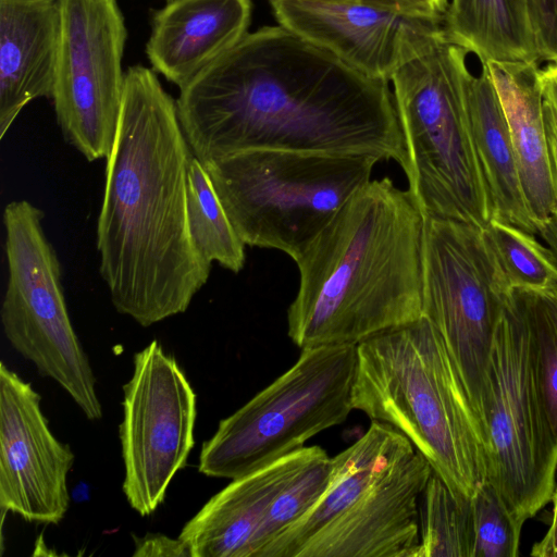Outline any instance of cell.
<instances>
[{"label":"cell","instance_id":"6da1fadb","mask_svg":"<svg viewBox=\"0 0 557 557\" xmlns=\"http://www.w3.org/2000/svg\"><path fill=\"white\" fill-rule=\"evenodd\" d=\"M175 101L202 164L268 149L371 154L407 166L389 82L280 25L247 33L183 85Z\"/></svg>","mask_w":557,"mask_h":557},{"label":"cell","instance_id":"7a4b0ae2","mask_svg":"<svg viewBox=\"0 0 557 557\" xmlns=\"http://www.w3.org/2000/svg\"><path fill=\"white\" fill-rule=\"evenodd\" d=\"M193 156L176 101L154 71L128 67L96 242L114 308L145 327L185 312L211 273L188 227Z\"/></svg>","mask_w":557,"mask_h":557},{"label":"cell","instance_id":"3957f363","mask_svg":"<svg viewBox=\"0 0 557 557\" xmlns=\"http://www.w3.org/2000/svg\"><path fill=\"white\" fill-rule=\"evenodd\" d=\"M423 225L409 190L389 177L358 190L295 261L290 341L357 345L422 317Z\"/></svg>","mask_w":557,"mask_h":557},{"label":"cell","instance_id":"277c9868","mask_svg":"<svg viewBox=\"0 0 557 557\" xmlns=\"http://www.w3.org/2000/svg\"><path fill=\"white\" fill-rule=\"evenodd\" d=\"M352 408L404 434L457 495L471 498L487 480L488 436L425 317L357 344Z\"/></svg>","mask_w":557,"mask_h":557},{"label":"cell","instance_id":"5b68a950","mask_svg":"<svg viewBox=\"0 0 557 557\" xmlns=\"http://www.w3.org/2000/svg\"><path fill=\"white\" fill-rule=\"evenodd\" d=\"M468 53L447 39L442 24L407 18L389 84L406 146L408 190L422 214L483 228L492 209L466 106Z\"/></svg>","mask_w":557,"mask_h":557},{"label":"cell","instance_id":"8992f818","mask_svg":"<svg viewBox=\"0 0 557 557\" xmlns=\"http://www.w3.org/2000/svg\"><path fill=\"white\" fill-rule=\"evenodd\" d=\"M371 154L248 150L202 164L245 245L296 261L371 180Z\"/></svg>","mask_w":557,"mask_h":557},{"label":"cell","instance_id":"52a82bcc","mask_svg":"<svg viewBox=\"0 0 557 557\" xmlns=\"http://www.w3.org/2000/svg\"><path fill=\"white\" fill-rule=\"evenodd\" d=\"M356 363L357 345L302 348L285 373L219 422L202 444L199 472L219 479L240 478L343 423L354 409Z\"/></svg>","mask_w":557,"mask_h":557},{"label":"cell","instance_id":"ba28073f","mask_svg":"<svg viewBox=\"0 0 557 557\" xmlns=\"http://www.w3.org/2000/svg\"><path fill=\"white\" fill-rule=\"evenodd\" d=\"M44 211L28 200L4 207L8 282L0 317L11 346L58 383L89 420L102 418L96 377L71 322L58 255Z\"/></svg>","mask_w":557,"mask_h":557},{"label":"cell","instance_id":"9c48e42d","mask_svg":"<svg viewBox=\"0 0 557 557\" xmlns=\"http://www.w3.org/2000/svg\"><path fill=\"white\" fill-rule=\"evenodd\" d=\"M508 289L481 227L424 216L422 315L441 334L486 434L491 351Z\"/></svg>","mask_w":557,"mask_h":557},{"label":"cell","instance_id":"30bf717a","mask_svg":"<svg viewBox=\"0 0 557 557\" xmlns=\"http://www.w3.org/2000/svg\"><path fill=\"white\" fill-rule=\"evenodd\" d=\"M487 481L523 523L550 502L557 444L541 411L518 287L507 290L490 359Z\"/></svg>","mask_w":557,"mask_h":557},{"label":"cell","instance_id":"8fae6325","mask_svg":"<svg viewBox=\"0 0 557 557\" xmlns=\"http://www.w3.org/2000/svg\"><path fill=\"white\" fill-rule=\"evenodd\" d=\"M60 40L53 100L64 140L89 161L108 159L119 127L127 37L116 0H57Z\"/></svg>","mask_w":557,"mask_h":557},{"label":"cell","instance_id":"7c38bea8","mask_svg":"<svg viewBox=\"0 0 557 557\" xmlns=\"http://www.w3.org/2000/svg\"><path fill=\"white\" fill-rule=\"evenodd\" d=\"M122 406V488L145 517L163 503L195 445L196 394L176 359L152 341L134 356Z\"/></svg>","mask_w":557,"mask_h":557},{"label":"cell","instance_id":"4fadbf2b","mask_svg":"<svg viewBox=\"0 0 557 557\" xmlns=\"http://www.w3.org/2000/svg\"><path fill=\"white\" fill-rule=\"evenodd\" d=\"M40 396L0 364V508L28 522L58 524L71 503V447L51 432Z\"/></svg>","mask_w":557,"mask_h":557},{"label":"cell","instance_id":"5bb4252c","mask_svg":"<svg viewBox=\"0 0 557 557\" xmlns=\"http://www.w3.org/2000/svg\"><path fill=\"white\" fill-rule=\"evenodd\" d=\"M432 472L414 449L305 542L295 557H414L420 496Z\"/></svg>","mask_w":557,"mask_h":557},{"label":"cell","instance_id":"9a60e30c","mask_svg":"<svg viewBox=\"0 0 557 557\" xmlns=\"http://www.w3.org/2000/svg\"><path fill=\"white\" fill-rule=\"evenodd\" d=\"M324 451L304 447L232 480L183 527L178 537L191 557H248L249 547L275 496Z\"/></svg>","mask_w":557,"mask_h":557},{"label":"cell","instance_id":"2e32d148","mask_svg":"<svg viewBox=\"0 0 557 557\" xmlns=\"http://www.w3.org/2000/svg\"><path fill=\"white\" fill-rule=\"evenodd\" d=\"M280 26L361 73L389 82L407 17L364 3L269 0Z\"/></svg>","mask_w":557,"mask_h":557},{"label":"cell","instance_id":"e0dca14e","mask_svg":"<svg viewBox=\"0 0 557 557\" xmlns=\"http://www.w3.org/2000/svg\"><path fill=\"white\" fill-rule=\"evenodd\" d=\"M250 0H166L152 16L146 54L181 88L247 33Z\"/></svg>","mask_w":557,"mask_h":557},{"label":"cell","instance_id":"ac0fdd59","mask_svg":"<svg viewBox=\"0 0 557 557\" xmlns=\"http://www.w3.org/2000/svg\"><path fill=\"white\" fill-rule=\"evenodd\" d=\"M500 100L524 200L557 257V194L543 119L539 62H485Z\"/></svg>","mask_w":557,"mask_h":557},{"label":"cell","instance_id":"d6986e66","mask_svg":"<svg viewBox=\"0 0 557 557\" xmlns=\"http://www.w3.org/2000/svg\"><path fill=\"white\" fill-rule=\"evenodd\" d=\"M60 40L57 0H0V138L30 101L51 98Z\"/></svg>","mask_w":557,"mask_h":557},{"label":"cell","instance_id":"ffe728a7","mask_svg":"<svg viewBox=\"0 0 557 557\" xmlns=\"http://www.w3.org/2000/svg\"><path fill=\"white\" fill-rule=\"evenodd\" d=\"M416 448L389 424L371 421L368 431L332 458L331 480L318 502L281 533L260 557H295L312 535L343 513L381 475Z\"/></svg>","mask_w":557,"mask_h":557},{"label":"cell","instance_id":"44dd1931","mask_svg":"<svg viewBox=\"0 0 557 557\" xmlns=\"http://www.w3.org/2000/svg\"><path fill=\"white\" fill-rule=\"evenodd\" d=\"M465 95L492 219L539 234L524 200L506 116L485 62H481L479 75L468 72Z\"/></svg>","mask_w":557,"mask_h":557},{"label":"cell","instance_id":"7402d4cb","mask_svg":"<svg viewBox=\"0 0 557 557\" xmlns=\"http://www.w3.org/2000/svg\"><path fill=\"white\" fill-rule=\"evenodd\" d=\"M447 39L480 62H539L527 0H449Z\"/></svg>","mask_w":557,"mask_h":557},{"label":"cell","instance_id":"603a6c76","mask_svg":"<svg viewBox=\"0 0 557 557\" xmlns=\"http://www.w3.org/2000/svg\"><path fill=\"white\" fill-rule=\"evenodd\" d=\"M190 237L209 263L238 273L245 264V244L233 227L202 163L193 156L186 174Z\"/></svg>","mask_w":557,"mask_h":557},{"label":"cell","instance_id":"cb8c5ba5","mask_svg":"<svg viewBox=\"0 0 557 557\" xmlns=\"http://www.w3.org/2000/svg\"><path fill=\"white\" fill-rule=\"evenodd\" d=\"M471 498L459 496L432 472L419 502V544L414 557H472Z\"/></svg>","mask_w":557,"mask_h":557},{"label":"cell","instance_id":"d4e9b609","mask_svg":"<svg viewBox=\"0 0 557 557\" xmlns=\"http://www.w3.org/2000/svg\"><path fill=\"white\" fill-rule=\"evenodd\" d=\"M541 411L557 444V292L518 287Z\"/></svg>","mask_w":557,"mask_h":557},{"label":"cell","instance_id":"484cf974","mask_svg":"<svg viewBox=\"0 0 557 557\" xmlns=\"http://www.w3.org/2000/svg\"><path fill=\"white\" fill-rule=\"evenodd\" d=\"M483 238L508 288L557 292V257L532 234L491 219Z\"/></svg>","mask_w":557,"mask_h":557},{"label":"cell","instance_id":"4316f807","mask_svg":"<svg viewBox=\"0 0 557 557\" xmlns=\"http://www.w3.org/2000/svg\"><path fill=\"white\" fill-rule=\"evenodd\" d=\"M331 473L332 458L324 450L272 500L251 541L248 557H260L272 541L310 510L327 487Z\"/></svg>","mask_w":557,"mask_h":557},{"label":"cell","instance_id":"83f0119b","mask_svg":"<svg viewBox=\"0 0 557 557\" xmlns=\"http://www.w3.org/2000/svg\"><path fill=\"white\" fill-rule=\"evenodd\" d=\"M474 525L472 557H516L523 522L487 480L471 497Z\"/></svg>","mask_w":557,"mask_h":557},{"label":"cell","instance_id":"f1b7e54d","mask_svg":"<svg viewBox=\"0 0 557 557\" xmlns=\"http://www.w3.org/2000/svg\"><path fill=\"white\" fill-rule=\"evenodd\" d=\"M540 61L557 63V0H527Z\"/></svg>","mask_w":557,"mask_h":557},{"label":"cell","instance_id":"f546056e","mask_svg":"<svg viewBox=\"0 0 557 557\" xmlns=\"http://www.w3.org/2000/svg\"><path fill=\"white\" fill-rule=\"evenodd\" d=\"M135 539L133 556H190L186 544L180 539H171L163 534H146Z\"/></svg>","mask_w":557,"mask_h":557},{"label":"cell","instance_id":"4dcf8cb0","mask_svg":"<svg viewBox=\"0 0 557 557\" xmlns=\"http://www.w3.org/2000/svg\"><path fill=\"white\" fill-rule=\"evenodd\" d=\"M542 107L549 160L557 194V114L553 107L545 99H543V97Z\"/></svg>","mask_w":557,"mask_h":557},{"label":"cell","instance_id":"1f68e13d","mask_svg":"<svg viewBox=\"0 0 557 557\" xmlns=\"http://www.w3.org/2000/svg\"><path fill=\"white\" fill-rule=\"evenodd\" d=\"M550 500L553 502L552 523L541 541L531 549L534 557H557V487H555Z\"/></svg>","mask_w":557,"mask_h":557},{"label":"cell","instance_id":"d6a6232c","mask_svg":"<svg viewBox=\"0 0 557 557\" xmlns=\"http://www.w3.org/2000/svg\"><path fill=\"white\" fill-rule=\"evenodd\" d=\"M542 97L557 114V63H548L540 69Z\"/></svg>","mask_w":557,"mask_h":557},{"label":"cell","instance_id":"836d02e7","mask_svg":"<svg viewBox=\"0 0 557 557\" xmlns=\"http://www.w3.org/2000/svg\"><path fill=\"white\" fill-rule=\"evenodd\" d=\"M304 1L324 2V3H360L361 2V0H304Z\"/></svg>","mask_w":557,"mask_h":557}]
</instances>
